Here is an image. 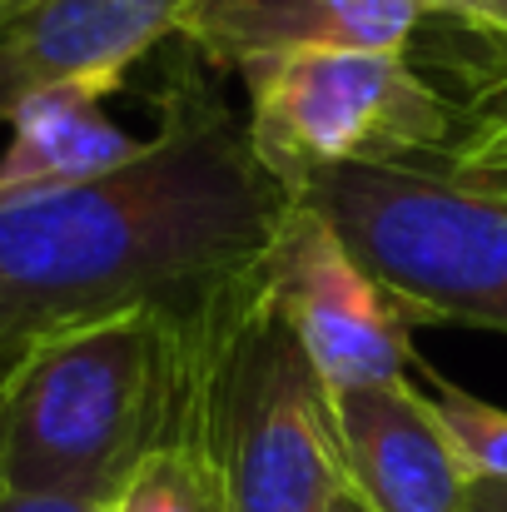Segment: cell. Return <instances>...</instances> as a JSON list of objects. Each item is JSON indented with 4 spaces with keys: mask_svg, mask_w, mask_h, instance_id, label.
I'll list each match as a JSON object with an SVG mask.
<instances>
[{
    "mask_svg": "<svg viewBox=\"0 0 507 512\" xmlns=\"http://www.w3.org/2000/svg\"><path fill=\"white\" fill-rule=\"evenodd\" d=\"M110 512H219L214 463L199 423L194 373H189V334H184V304H179V393L169 413L165 438L135 463V473L110 498Z\"/></svg>",
    "mask_w": 507,
    "mask_h": 512,
    "instance_id": "12",
    "label": "cell"
},
{
    "mask_svg": "<svg viewBox=\"0 0 507 512\" xmlns=\"http://www.w3.org/2000/svg\"><path fill=\"white\" fill-rule=\"evenodd\" d=\"M239 80L249 145L284 194L348 165L413 174L448 135V105L408 50H299Z\"/></svg>",
    "mask_w": 507,
    "mask_h": 512,
    "instance_id": "4",
    "label": "cell"
},
{
    "mask_svg": "<svg viewBox=\"0 0 507 512\" xmlns=\"http://www.w3.org/2000/svg\"><path fill=\"white\" fill-rule=\"evenodd\" d=\"M329 512H373V508H368V503H363V498H358L348 483H343V488L334 493V503H329Z\"/></svg>",
    "mask_w": 507,
    "mask_h": 512,
    "instance_id": "18",
    "label": "cell"
},
{
    "mask_svg": "<svg viewBox=\"0 0 507 512\" xmlns=\"http://www.w3.org/2000/svg\"><path fill=\"white\" fill-rule=\"evenodd\" d=\"M418 0H184L174 40L219 70L299 50H413Z\"/></svg>",
    "mask_w": 507,
    "mask_h": 512,
    "instance_id": "9",
    "label": "cell"
},
{
    "mask_svg": "<svg viewBox=\"0 0 507 512\" xmlns=\"http://www.w3.org/2000/svg\"><path fill=\"white\" fill-rule=\"evenodd\" d=\"M100 100L105 95L80 85H45L15 100L5 115L10 145L0 155V199L70 189L130 165L145 140L120 130Z\"/></svg>",
    "mask_w": 507,
    "mask_h": 512,
    "instance_id": "10",
    "label": "cell"
},
{
    "mask_svg": "<svg viewBox=\"0 0 507 512\" xmlns=\"http://www.w3.org/2000/svg\"><path fill=\"white\" fill-rule=\"evenodd\" d=\"M219 512H329L343 488L334 398L269 289V254L184 304Z\"/></svg>",
    "mask_w": 507,
    "mask_h": 512,
    "instance_id": "3",
    "label": "cell"
},
{
    "mask_svg": "<svg viewBox=\"0 0 507 512\" xmlns=\"http://www.w3.org/2000/svg\"><path fill=\"white\" fill-rule=\"evenodd\" d=\"M0 512H110V503H80V498H50V493L0 488Z\"/></svg>",
    "mask_w": 507,
    "mask_h": 512,
    "instance_id": "14",
    "label": "cell"
},
{
    "mask_svg": "<svg viewBox=\"0 0 507 512\" xmlns=\"http://www.w3.org/2000/svg\"><path fill=\"white\" fill-rule=\"evenodd\" d=\"M428 403L438 423L448 428L458 458L468 463L473 478H503L507 483V408L428 373Z\"/></svg>",
    "mask_w": 507,
    "mask_h": 512,
    "instance_id": "13",
    "label": "cell"
},
{
    "mask_svg": "<svg viewBox=\"0 0 507 512\" xmlns=\"http://www.w3.org/2000/svg\"><path fill=\"white\" fill-rule=\"evenodd\" d=\"M289 194L249 120L199 80H169L160 130L120 170L0 199V348L115 309H174L259 264Z\"/></svg>",
    "mask_w": 507,
    "mask_h": 512,
    "instance_id": "1",
    "label": "cell"
},
{
    "mask_svg": "<svg viewBox=\"0 0 507 512\" xmlns=\"http://www.w3.org/2000/svg\"><path fill=\"white\" fill-rule=\"evenodd\" d=\"M473 35V55H448V85L433 80L448 105V135L413 174L507 214V40L478 25Z\"/></svg>",
    "mask_w": 507,
    "mask_h": 512,
    "instance_id": "11",
    "label": "cell"
},
{
    "mask_svg": "<svg viewBox=\"0 0 507 512\" xmlns=\"http://www.w3.org/2000/svg\"><path fill=\"white\" fill-rule=\"evenodd\" d=\"M5 358H10V353H5V348H0V368H5Z\"/></svg>",
    "mask_w": 507,
    "mask_h": 512,
    "instance_id": "20",
    "label": "cell"
},
{
    "mask_svg": "<svg viewBox=\"0 0 507 512\" xmlns=\"http://www.w3.org/2000/svg\"><path fill=\"white\" fill-rule=\"evenodd\" d=\"M428 15H443V20H463V25H473L478 20V0H418Z\"/></svg>",
    "mask_w": 507,
    "mask_h": 512,
    "instance_id": "16",
    "label": "cell"
},
{
    "mask_svg": "<svg viewBox=\"0 0 507 512\" xmlns=\"http://www.w3.org/2000/svg\"><path fill=\"white\" fill-rule=\"evenodd\" d=\"M184 0H30L0 20V120L45 85L110 95L125 75L174 40Z\"/></svg>",
    "mask_w": 507,
    "mask_h": 512,
    "instance_id": "7",
    "label": "cell"
},
{
    "mask_svg": "<svg viewBox=\"0 0 507 512\" xmlns=\"http://www.w3.org/2000/svg\"><path fill=\"white\" fill-rule=\"evenodd\" d=\"M473 25L507 40V0H478V20H473Z\"/></svg>",
    "mask_w": 507,
    "mask_h": 512,
    "instance_id": "17",
    "label": "cell"
},
{
    "mask_svg": "<svg viewBox=\"0 0 507 512\" xmlns=\"http://www.w3.org/2000/svg\"><path fill=\"white\" fill-rule=\"evenodd\" d=\"M383 279L413 324L507 334V214L428 174L329 170L294 189Z\"/></svg>",
    "mask_w": 507,
    "mask_h": 512,
    "instance_id": "5",
    "label": "cell"
},
{
    "mask_svg": "<svg viewBox=\"0 0 507 512\" xmlns=\"http://www.w3.org/2000/svg\"><path fill=\"white\" fill-rule=\"evenodd\" d=\"M174 393L179 304L25 339L0 368V488L110 503L165 438Z\"/></svg>",
    "mask_w": 507,
    "mask_h": 512,
    "instance_id": "2",
    "label": "cell"
},
{
    "mask_svg": "<svg viewBox=\"0 0 507 512\" xmlns=\"http://www.w3.org/2000/svg\"><path fill=\"white\" fill-rule=\"evenodd\" d=\"M343 483L373 512H468V463L408 378L329 388Z\"/></svg>",
    "mask_w": 507,
    "mask_h": 512,
    "instance_id": "8",
    "label": "cell"
},
{
    "mask_svg": "<svg viewBox=\"0 0 507 512\" xmlns=\"http://www.w3.org/2000/svg\"><path fill=\"white\" fill-rule=\"evenodd\" d=\"M468 512H507L503 478H473V483H468Z\"/></svg>",
    "mask_w": 507,
    "mask_h": 512,
    "instance_id": "15",
    "label": "cell"
},
{
    "mask_svg": "<svg viewBox=\"0 0 507 512\" xmlns=\"http://www.w3.org/2000/svg\"><path fill=\"white\" fill-rule=\"evenodd\" d=\"M20 5H30V0H0V20H10V15H15Z\"/></svg>",
    "mask_w": 507,
    "mask_h": 512,
    "instance_id": "19",
    "label": "cell"
},
{
    "mask_svg": "<svg viewBox=\"0 0 507 512\" xmlns=\"http://www.w3.org/2000/svg\"><path fill=\"white\" fill-rule=\"evenodd\" d=\"M269 289L299 348L329 388L408 378L413 314L343 244L334 219L309 199H289L269 244Z\"/></svg>",
    "mask_w": 507,
    "mask_h": 512,
    "instance_id": "6",
    "label": "cell"
}]
</instances>
